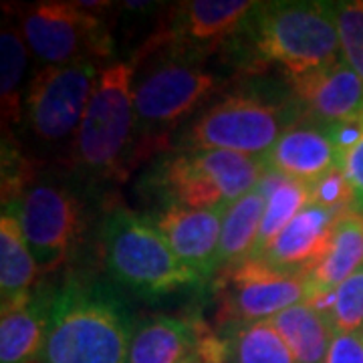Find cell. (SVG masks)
Segmentation results:
<instances>
[{"label": "cell", "mask_w": 363, "mask_h": 363, "mask_svg": "<svg viewBox=\"0 0 363 363\" xmlns=\"http://www.w3.org/2000/svg\"><path fill=\"white\" fill-rule=\"evenodd\" d=\"M140 57L154 59L147 71L135 73L133 79V105L143 140L200 111L228 83L220 71L206 67L202 59L169 52H147Z\"/></svg>", "instance_id": "obj_7"}, {"label": "cell", "mask_w": 363, "mask_h": 363, "mask_svg": "<svg viewBox=\"0 0 363 363\" xmlns=\"http://www.w3.org/2000/svg\"><path fill=\"white\" fill-rule=\"evenodd\" d=\"M341 169L350 182L351 192H353L351 208H353V212L363 214V135L345 154L343 162H341Z\"/></svg>", "instance_id": "obj_29"}, {"label": "cell", "mask_w": 363, "mask_h": 363, "mask_svg": "<svg viewBox=\"0 0 363 363\" xmlns=\"http://www.w3.org/2000/svg\"><path fill=\"white\" fill-rule=\"evenodd\" d=\"M222 337L226 341V363H295L269 319L228 325Z\"/></svg>", "instance_id": "obj_24"}, {"label": "cell", "mask_w": 363, "mask_h": 363, "mask_svg": "<svg viewBox=\"0 0 363 363\" xmlns=\"http://www.w3.org/2000/svg\"><path fill=\"white\" fill-rule=\"evenodd\" d=\"M309 188H311V204H317V206L343 212L345 208L353 204V192L341 168L331 169L321 180L309 184Z\"/></svg>", "instance_id": "obj_28"}, {"label": "cell", "mask_w": 363, "mask_h": 363, "mask_svg": "<svg viewBox=\"0 0 363 363\" xmlns=\"http://www.w3.org/2000/svg\"><path fill=\"white\" fill-rule=\"evenodd\" d=\"M301 113L291 93L283 97L262 91H234L200 111L182 133V150H224L262 156Z\"/></svg>", "instance_id": "obj_6"}, {"label": "cell", "mask_w": 363, "mask_h": 363, "mask_svg": "<svg viewBox=\"0 0 363 363\" xmlns=\"http://www.w3.org/2000/svg\"><path fill=\"white\" fill-rule=\"evenodd\" d=\"M2 212L13 214L43 272L71 259L85 230V210L77 194L59 182H28Z\"/></svg>", "instance_id": "obj_8"}, {"label": "cell", "mask_w": 363, "mask_h": 363, "mask_svg": "<svg viewBox=\"0 0 363 363\" xmlns=\"http://www.w3.org/2000/svg\"><path fill=\"white\" fill-rule=\"evenodd\" d=\"M311 204L309 184L291 178H283L267 198V206L260 222L259 238L252 248L250 259H260L262 252L271 247L272 240L285 230L293 218Z\"/></svg>", "instance_id": "obj_25"}, {"label": "cell", "mask_w": 363, "mask_h": 363, "mask_svg": "<svg viewBox=\"0 0 363 363\" xmlns=\"http://www.w3.org/2000/svg\"><path fill=\"white\" fill-rule=\"evenodd\" d=\"M39 264L13 214L0 216V298L2 311L21 307L33 297Z\"/></svg>", "instance_id": "obj_20"}, {"label": "cell", "mask_w": 363, "mask_h": 363, "mask_svg": "<svg viewBox=\"0 0 363 363\" xmlns=\"http://www.w3.org/2000/svg\"><path fill=\"white\" fill-rule=\"evenodd\" d=\"M224 212L226 210L166 206L150 220L164 234L176 257L204 283L216 274Z\"/></svg>", "instance_id": "obj_14"}, {"label": "cell", "mask_w": 363, "mask_h": 363, "mask_svg": "<svg viewBox=\"0 0 363 363\" xmlns=\"http://www.w3.org/2000/svg\"><path fill=\"white\" fill-rule=\"evenodd\" d=\"M21 33L28 49L47 67L91 63V57H109L113 40L81 2H37L21 11Z\"/></svg>", "instance_id": "obj_9"}, {"label": "cell", "mask_w": 363, "mask_h": 363, "mask_svg": "<svg viewBox=\"0 0 363 363\" xmlns=\"http://www.w3.org/2000/svg\"><path fill=\"white\" fill-rule=\"evenodd\" d=\"M335 25L341 43V59L363 81V0L335 2Z\"/></svg>", "instance_id": "obj_27"}, {"label": "cell", "mask_w": 363, "mask_h": 363, "mask_svg": "<svg viewBox=\"0 0 363 363\" xmlns=\"http://www.w3.org/2000/svg\"><path fill=\"white\" fill-rule=\"evenodd\" d=\"M216 283L218 323L226 327L271 319L309 297L305 274L279 271L260 259H248L222 271Z\"/></svg>", "instance_id": "obj_11"}, {"label": "cell", "mask_w": 363, "mask_h": 363, "mask_svg": "<svg viewBox=\"0 0 363 363\" xmlns=\"http://www.w3.org/2000/svg\"><path fill=\"white\" fill-rule=\"evenodd\" d=\"M301 119L335 128L363 119V81L343 59L335 65L286 77Z\"/></svg>", "instance_id": "obj_13"}, {"label": "cell", "mask_w": 363, "mask_h": 363, "mask_svg": "<svg viewBox=\"0 0 363 363\" xmlns=\"http://www.w3.org/2000/svg\"><path fill=\"white\" fill-rule=\"evenodd\" d=\"M341 216H345V212L309 204L272 240L260 260L279 271L307 277V272L327 255Z\"/></svg>", "instance_id": "obj_16"}, {"label": "cell", "mask_w": 363, "mask_h": 363, "mask_svg": "<svg viewBox=\"0 0 363 363\" xmlns=\"http://www.w3.org/2000/svg\"><path fill=\"white\" fill-rule=\"evenodd\" d=\"M362 267L363 214L353 212L339 218L327 255L307 272L309 297L333 293L345 279H350Z\"/></svg>", "instance_id": "obj_19"}, {"label": "cell", "mask_w": 363, "mask_h": 363, "mask_svg": "<svg viewBox=\"0 0 363 363\" xmlns=\"http://www.w3.org/2000/svg\"><path fill=\"white\" fill-rule=\"evenodd\" d=\"M99 242L107 274L138 295L156 297L202 283L176 257L156 224L128 208L117 206L105 216Z\"/></svg>", "instance_id": "obj_5"}, {"label": "cell", "mask_w": 363, "mask_h": 363, "mask_svg": "<svg viewBox=\"0 0 363 363\" xmlns=\"http://www.w3.org/2000/svg\"><path fill=\"white\" fill-rule=\"evenodd\" d=\"M204 333V321L164 315L147 319L133 333L128 363H188L198 359Z\"/></svg>", "instance_id": "obj_17"}, {"label": "cell", "mask_w": 363, "mask_h": 363, "mask_svg": "<svg viewBox=\"0 0 363 363\" xmlns=\"http://www.w3.org/2000/svg\"><path fill=\"white\" fill-rule=\"evenodd\" d=\"M131 315L116 291L89 279H69L51 295L40 363H128Z\"/></svg>", "instance_id": "obj_1"}, {"label": "cell", "mask_w": 363, "mask_h": 363, "mask_svg": "<svg viewBox=\"0 0 363 363\" xmlns=\"http://www.w3.org/2000/svg\"><path fill=\"white\" fill-rule=\"evenodd\" d=\"M327 317L335 335L363 331V267L333 291Z\"/></svg>", "instance_id": "obj_26"}, {"label": "cell", "mask_w": 363, "mask_h": 363, "mask_svg": "<svg viewBox=\"0 0 363 363\" xmlns=\"http://www.w3.org/2000/svg\"><path fill=\"white\" fill-rule=\"evenodd\" d=\"M264 176L257 156L224 150H180L162 157L147 176V188L166 206L228 210Z\"/></svg>", "instance_id": "obj_4"}, {"label": "cell", "mask_w": 363, "mask_h": 363, "mask_svg": "<svg viewBox=\"0 0 363 363\" xmlns=\"http://www.w3.org/2000/svg\"><path fill=\"white\" fill-rule=\"evenodd\" d=\"M325 363H363V331L337 333L331 341Z\"/></svg>", "instance_id": "obj_30"}, {"label": "cell", "mask_w": 363, "mask_h": 363, "mask_svg": "<svg viewBox=\"0 0 363 363\" xmlns=\"http://www.w3.org/2000/svg\"><path fill=\"white\" fill-rule=\"evenodd\" d=\"M188 363H202L200 359H192V362H188Z\"/></svg>", "instance_id": "obj_31"}, {"label": "cell", "mask_w": 363, "mask_h": 363, "mask_svg": "<svg viewBox=\"0 0 363 363\" xmlns=\"http://www.w3.org/2000/svg\"><path fill=\"white\" fill-rule=\"evenodd\" d=\"M267 206V194L257 186L248 194L238 198L224 212L220 247L216 260V274L250 259L259 238L260 222Z\"/></svg>", "instance_id": "obj_22"}, {"label": "cell", "mask_w": 363, "mask_h": 363, "mask_svg": "<svg viewBox=\"0 0 363 363\" xmlns=\"http://www.w3.org/2000/svg\"><path fill=\"white\" fill-rule=\"evenodd\" d=\"M133 79V63H113L99 71L73 142V162L91 178L123 180L138 157Z\"/></svg>", "instance_id": "obj_3"}, {"label": "cell", "mask_w": 363, "mask_h": 363, "mask_svg": "<svg viewBox=\"0 0 363 363\" xmlns=\"http://www.w3.org/2000/svg\"><path fill=\"white\" fill-rule=\"evenodd\" d=\"M259 157L264 172L305 184H315L339 168V152L329 130L307 119H298Z\"/></svg>", "instance_id": "obj_15"}, {"label": "cell", "mask_w": 363, "mask_h": 363, "mask_svg": "<svg viewBox=\"0 0 363 363\" xmlns=\"http://www.w3.org/2000/svg\"><path fill=\"white\" fill-rule=\"evenodd\" d=\"M52 295V293H51ZM51 295L35 293L0 317V363H40L49 331Z\"/></svg>", "instance_id": "obj_18"}, {"label": "cell", "mask_w": 363, "mask_h": 363, "mask_svg": "<svg viewBox=\"0 0 363 363\" xmlns=\"http://www.w3.org/2000/svg\"><path fill=\"white\" fill-rule=\"evenodd\" d=\"M28 63V45L21 28L4 23L0 30V99L4 128L18 125L25 117L23 79Z\"/></svg>", "instance_id": "obj_23"}, {"label": "cell", "mask_w": 363, "mask_h": 363, "mask_svg": "<svg viewBox=\"0 0 363 363\" xmlns=\"http://www.w3.org/2000/svg\"><path fill=\"white\" fill-rule=\"evenodd\" d=\"M269 321L285 341L295 363H325L335 331L323 311L303 301L277 313Z\"/></svg>", "instance_id": "obj_21"}, {"label": "cell", "mask_w": 363, "mask_h": 363, "mask_svg": "<svg viewBox=\"0 0 363 363\" xmlns=\"http://www.w3.org/2000/svg\"><path fill=\"white\" fill-rule=\"evenodd\" d=\"M97 79L93 61L39 71L25 95V121L35 138L55 143L77 133Z\"/></svg>", "instance_id": "obj_12"}, {"label": "cell", "mask_w": 363, "mask_h": 363, "mask_svg": "<svg viewBox=\"0 0 363 363\" xmlns=\"http://www.w3.org/2000/svg\"><path fill=\"white\" fill-rule=\"evenodd\" d=\"M259 2L188 0L176 4L169 21L145 43V52H169L204 59L222 45L240 39Z\"/></svg>", "instance_id": "obj_10"}, {"label": "cell", "mask_w": 363, "mask_h": 363, "mask_svg": "<svg viewBox=\"0 0 363 363\" xmlns=\"http://www.w3.org/2000/svg\"><path fill=\"white\" fill-rule=\"evenodd\" d=\"M242 37L255 61L279 65L286 77L341 61L335 2L277 0L259 2Z\"/></svg>", "instance_id": "obj_2"}]
</instances>
